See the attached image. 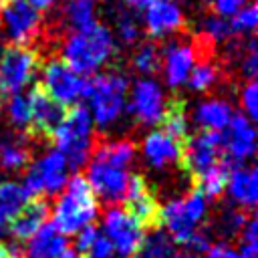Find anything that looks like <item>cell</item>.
Returning a JSON list of instances; mask_svg holds the SVG:
<instances>
[{
    "mask_svg": "<svg viewBox=\"0 0 258 258\" xmlns=\"http://www.w3.org/2000/svg\"><path fill=\"white\" fill-rule=\"evenodd\" d=\"M117 44L113 32L95 22L85 30H73L67 34L60 46V60L79 77L95 75L103 69L115 54Z\"/></svg>",
    "mask_w": 258,
    "mask_h": 258,
    "instance_id": "6da1fadb",
    "label": "cell"
},
{
    "mask_svg": "<svg viewBox=\"0 0 258 258\" xmlns=\"http://www.w3.org/2000/svg\"><path fill=\"white\" fill-rule=\"evenodd\" d=\"M127 91L129 81L117 71L95 73L85 81L83 97L87 99V109L97 127L109 129L123 117L127 111Z\"/></svg>",
    "mask_w": 258,
    "mask_h": 258,
    "instance_id": "7a4b0ae2",
    "label": "cell"
},
{
    "mask_svg": "<svg viewBox=\"0 0 258 258\" xmlns=\"http://www.w3.org/2000/svg\"><path fill=\"white\" fill-rule=\"evenodd\" d=\"M99 216V202L87 183L85 175L77 173L69 177L60 198L52 208V226L62 236L81 232L87 226H93Z\"/></svg>",
    "mask_w": 258,
    "mask_h": 258,
    "instance_id": "3957f363",
    "label": "cell"
},
{
    "mask_svg": "<svg viewBox=\"0 0 258 258\" xmlns=\"http://www.w3.org/2000/svg\"><path fill=\"white\" fill-rule=\"evenodd\" d=\"M54 149L60 151L69 169H81L95 147V123L85 105H73L64 111L62 121L52 131Z\"/></svg>",
    "mask_w": 258,
    "mask_h": 258,
    "instance_id": "277c9868",
    "label": "cell"
},
{
    "mask_svg": "<svg viewBox=\"0 0 258 258\" xmlns=\"http://www.w3.org/2000/svg\"><path fill=\"white\" fill-rule=\"evenodd\" d=\"M67 181H69V163L60 151L50 149L26 165L22 185L34 200L38 196L52 198V196L60 194L64 189Z\"/></svg>",
    "mask_w": 258,
    "mask_h": 258,
    "instance_id": "5b68a950",
    "label": "cell"
},
{
    "mask_svg": "<svg viewBox=\"0 0 258 258\" xmlns=\"http://www.w3.org/2000/svg\"><path fill=\"white\" fill-rule=\"evenodd\" d=\"M38 71V54L30 46L10 44L0 54V95H18Z\"/></svg>",
    "mask_w": 258,
    "mask_h": 258,
    "instance_id": "8992f818",
    "label": "cell"
},
{
    "mask_svg": "<svg viewBox=\"0 0 258 258\" xmlns=\"http://www.w3.org/2000/svg\"><path fill=\"white\" fill-rule=\"evenodd\" d=\"M103 236L111 242L117 258H133L145 238V230L125 208L111 206L103 216Z\"/></svg>",
    "mask_w": 258,
    "mask_h": 258,
    "instance_id": "52a82bcc",
    "label": "cell"
},
{
    "mask_svg": "<svg viewBox=\"0 0 258 258\" xmlns=\"http://www.w3.org/2000/svg\"><path fill=\"white\" fill-rule=\"evenodd\" d=\"M40 89L62 109L77 105L85 93V79L73 73L60 58H50L44 62L40 73Z\"/></svg>",
    "mask_w": 258,
    "mask_h": 258,
    "instance_id": "ba28073f",
    "label": "cell"
},
{
    "mask_svg": "<svg viewBox=\"0 0 258 258\" xmlns=\"http://www.w3.org/2000/svg\"><path fill=\"white\" fill-rule=\"evenodd\" d=\"M222 157V133L218 131H200L187 137L185 145H181V165L189 175H194V179L224 161Z\"/></svg>",
    "mask_w": 258,
    "mask_h": 258,
    "instance_id": "9c48e42d",
    "label": "cell"
},
{
    "mask_svg": "<svg viewBox=\"0 0 258 258\" xmlns=\"http://www.w3.org/2000/svg\"><path fill=\"white\" fill-rule=\"evenodd\" d=\"M40 12L26 0H8L0 8V24L6 38L16 46H26L40 30Z\"/></svg>",
    "mask_w": 258,
    "mask_h": 258,
    "instance_id": "30bf717a",
    "label": "cell"
},
{
    "mask_svg": "<svg viewBox=\"0 0 258 258\" xmlns=\"http://www.w3.org/2000/svg\"><path fill=\"white\" fill-rule=\"evenodd\" d=\"M165 93L159 87L157 81L143 77L139 81L133 83L131 87V95H129V103H127V111L145 127H153L159 125L163 115H165Z\"/></svg>",
    "mask_w": 258,
    "mask_h": 258,
    "instance_id": "8fae6325",
    "label": "cell"
},
{
    "mask_svg": "<svg viewBox=\"0 0 258 258\" xmlns=\"http://www.w3.org/2000/svg\"><path fill=\"white\" fill-rule=\"evenodd\" d=\"M222 149H224V159L232 163H244L254 157L256 151V129L254 123L238 113L232 117L228 127L222 131Z\"/></svg>",
    "mask_w": 258,
    "mask_h": 258,
    "instance_id": "7c38bea8",
    "label": "cell"
},
{
    "mask_svg": "<svg viewBox=\"0 0 258 258\" xmlns=\"http://www.w3.org/2000/svg\"><path fill=\"white\" fill-rule=\"evenodd\" d=\"M85 179L91 185L95 198L113 206L117 202H123L127 183H129V173H127V169H119L109 163L91 159Z\"/></svg>",
    "mask_w": 258,
    "mask_h": 258,
    "instance_id": "4fadbf2b",
    "label": "cell"
},
{
    "mask_svg": "<svg viewBox=\"0 0 258 258\" xmlns=\"http://www.w3.org/2000/svg\"><path fill=\"white\" fill-rule=\"evenodd\" d=\"M123 202L127 204V212L129 216L145 230H153L159 228V204L153 196V191L149 189L145 177L141 175H129V183H127V191Z\"/></svg>",
    "mask_w": 258,
    "mask_h": 258,
    "instance_id": "5bb4252c",
    "label": "cell"
},
{
    "mask_svg": "<svg viewBox=\"0 0 258 258\" xmlns=\"http://www.w3.org/2000/svg\"><path fill=\"white\" fill-rule=\"evenodd\" d=\"M198 62V50L189 42L171 40L161 50V69L167 87L177 89L187 83V77Z\"/></svg>",
    "mask_w": 258,
    "mask_h": 258,
    "instance_id": "9a60e30c",
    "label": "cell"
},
{
    "mask_svg": "<svg viewBox=\"0 0 258 258\" xmlns=\"http://www.w3.org/2000/svg\"><path fill=\"white\" fill-rule=\"evenodd\" d=\"M145 30L151 38H167L183 30L185 16L177 2L173 0H155L145 8L143 16Z\"/></svg>",
    "mask_w": 258,
    "mask_h": 258,
    "instance_id": "2e32d148",
    "label": "cell"
},
{
    "mask_svg": "<svg viewBox=\"0 0 258 258\" xmlns=\"http://www.w3.org/2000/svg\"><path fill=\"white\" fill-rule=\"evenodd\" d=\"M181 141L169 137L161 129H153L145 135L141 153L149 167L153 169H165L171 165L181 163Z\"/></svg>",
    "mask_w": 258,
    "mask_h": 258,
    "instance_id": "e0dca14e",
    "label": "cell"
},
{
    "mask_svg": "<svg viewBox=\"0 0 258 258\" xmlns=\"http://www.w3.org/2000/svg\"><path fill=\"white\" fill-rule=\"evenodd\" d=\"M26 99L30 103L32 129L42 135H52V131L58 127V123L64 117V109L58 103H54L40 87H32Z\"/></svg>",
    "mask_w": 258,
    "mask_h": 258,
    "instance_id": "ac0fdd59",
    "label": "cell"
},
{
    "mask_svg": "<svg viewBox=\"0 0 258 258\" xmlns=\"http://www.w3.org/2000/svg\"><path fill=\"white\" fill-rule=\"evenodd\" d=\"M230 200L242 210H252L258 202V171L252 165H236L230 169L226 183Z\"/></svg>",
    "mask_w": 258,
    "mask_h": 258,
    "instance_id": "d6986e66",
    "label": "cell"
},
{
    "mask_svg": "<svg viewBox=\"0 0 258 258\" xmlns=\"http://www.w3.org/2000/svg\"><path fill=\"white\" fill-rule=\"evenodd\" d=\"M48 220V204L44 200H30L14 218H10L6 230L18 242H28Z\"/></svg>",
    "mask_w": 258,
    "mask_h": 258,
    "instance_id": "ffe728a7",
    "label": "cell"
},
{
    "mask_svg": "<svg viewBox=\"0 0 258 258\" xmlns=\"http://www.w3.org/2000/svg\"><path fill=\"white\" fill-rule=\"evenodd\" d=\"M234 117V109L226 99H206L196 105L194 121L202 131H218L222 133Z\"/></svg>",
    "mask_w": 258,
    "mask_h": 258,
    "instance_id": "44dd1931",
    "label": "cell"
},
{
    "mask_svg": "<svg viewBox=\"0 0 258 258\" xmlns=\"http://www.w3.org/2000/svg\"><path fill=\"white\" fill-rule=\"evenodd\" d=\"M67 248V236L56 232V228L48 222L26 242L22 248V258H56Z\"/></svg>",
    "mask_w": 258,
    "mask_h": 258,
    "instance_id": "7402d4cb",
    "label": "cell"
},
{
    "mask_svg": "<svg viewBox=\"0 0 258 258\" xmlns=\"http://www.w3.org/2000/svg\"><path fill=\"white\" fill-rule=\"evenodd\" d=\"M30 163V143L22 133H6L0 137V167L18 171Z\"/></svg>",
    "mask_w": 258,
    "mask_h": 258,
    "instance_id": "603a6c76",
    "label": "cell"
},
{
    "mask_svg": "<svg viewBox=\"0 0 258 258\" xmlns=\"http://www.w3.org/2000/svg\"><path fill=\"white\" fill-rule=\"evenodd\" d=\"M93 159L109 163L119 169H127L135 159V143L129 139H117V141H105L93 147Z\"/></svg>",
    "mask_w": 258,
    "mask_h": 258,
    "instance_id": "cb8c5ba5",
    "label": "cell"
},
{
    "mask_svg": "<svg viewBox=\"0 0 258 258\" xmlns=\"http://www.w3.org/2000/svg\"><path fill=\"white\" fill-rule=\"evenodd\" d=\"M62 22L73 30H85L97 22V2L95 0H67L60 6Z\"/></svg>",
    "mask_w": 258,
    "mask_h": 258,
    "instance_id": "d4e9b609",
    "label": "cell"
},
{
    "mask_svg": "<svg viewBox=\"0 0 258 258\" xmlns=\"http://www.w3.org/2000/svg\"><path fill=\"white\" fill-rule=\"evenodd\" d=\"M232 165L224 159L218 165L210 167L208 171H204L202 175L196 177V189L206 198V200H218L224 191H226V183H228V175H230Z\"/></svg>",
    "mask_w": 258,
    "mask_h": 258,
    "instance_id": "484cf974",
    "label": "cell"
},
{
    "mask_svg": "<svg viewBox=\"0 0 258 258\" xmlns=\"http://www.w3.org/2000/svg\"><path fill=\"white\" fill-rule=\"evenodd\" d=\"M175 244L171 238L161 230L153 228L149 234H145L137 254L133 258H175Z\"/></svg>",
    "mask_w": 258,
    "mask_h": 258,
    "instance_id": "4316f807",
    "label": "cell"
},
{
    "mask_svg": "<svg viewBox=\"0 0 258 258\" xmlns=\"http://www.w3.org/2000/svg\"><path fill=\"white\" fill-rule=\"evenodd\" d=\"M30 194L26 191V187L14 179H6L0 181V208L4 210L8 222L10 218H14L28 202H30Z\"/></svg>",
    "mask_w": 258,
    "mask_h": 258,
    "instance_id": "83f0119b",
    "label": "cell"
},
{
    "mask_svg": "<svg viewBox=\"0 0 258 258\" xmlns=\"http://www.w3.org/2000/svg\"><path fill=\"white\" fill-rule=\"evenodd\" d=\"M161 125H163V133H167L169 137L181 141V139H187L189 137V121H187V113L183 109V103L181 101H169L167 107H165V115L161 119Z\"/></svg>",
    "mask_w": 258,
    "mask_h": 258,
    "instance_id": "f1b7e54d",
    "label": "cell"
},
{
    "mask_svg": "<svg viewBox=\"0 0 258 258\" xmlns=\"http://www.w3.org/2000/svg\"><path fill=\"white\" fill-rule=\"evenodd\" d=\"M200 34H202L208 42L220 44V42H230L232 36H234V30H232L228 18H222V16L210 12V14H206V16L202 18Z\"/></svg>",
    "mask_w": 258,
    "mask_h": 258,
    "instance_id": "f546056e",
    "label": "cell"
},
{
    "mask_svg": "<svg viewBox=\"0 0 258 258\" xmlns=\"http://www.w3.org/2000/svg\"><path fill=\"white\" fill-rule=\"evenodd\" d=\"M131 64L137 73L141 75H151L155 73L159 67H161V48L153 42V40H147V42H141L133 56H131Z\"/></svg>",
    "mask_w": 258,
    "mask_h": 258,
    "instance_id": "4dcf8cb0",
    "label": "cell"
},
{
    "mask_svg": "<svg viewBox=\"0 0 258 258\" xmlns=\"http://www.w3.org/2000/svg\"><path fill=\"white\" fill-rule=\"evenodd\" d=\"M6 117L10 125L18 131H26L32 127V115H30V103L26 95H10L6 101Z\"/></svg>",
    "mask_w": 258,
    "mask_h": 258,
    "instance_id": "1f68e13d",
    "label": "cell"
},
{
    "mask_svg": "<svg viewBox=\"0 0 258 258\" xmlns=\"http://www.w3.org/2000/svg\"><path fill=\"white\" fill-rule=\"evenodd\" d=\"M216 81H218V67L206 56V58H202V60H198V62L194 64V69H191V73H189L185 85H187L191 91L204 93V91L212 89V87L216 85Z\"/></svg>",
    "mask_w": 258,
    "mask_h": 258,
    "instance_id": "d6a6232c",
    "label": "cell"
},
{
    "mask_svg": "<svg viewBox=\"0 0 258 258\" xmlns=\"http://www.w3.org/2000/svg\"><path fill=\"white\" fill-rule=\"evenodd\" d=\"M246 222H248V216H246L240 208L228 206V208L222 210L220 216L216 218L214 230H216L222 238H236V236L240 234V230L244 228Z\"/></svg>",
    "mask_w": 258,
    "mask_h": 258,
    "instance_id": "836d02e7",
    "label": "cell"
},
{
    "mask_svg": "<svg viewBox=\"0 0 258 258\" xmlns=\"http://www.w3.org/2000/svg\"><path fill=\"white\" fill-rule=\"evenodd\" d=\"M256 22H258V8L254 2H248L232 16L230 26L234 34H252L256 28Z\"/></svg>",
    "mask_w": 258,
    "mask_h": 258,
    "instance_id": "e575fe53",
    "label": "cell"
},
{
    "mask_svg": "<svg viewBox=\"0 0 258 258\" xmlns=\"http://www.w3.org/2000/svg\"><path fill=\"white\" fill-rule=\"evenodd\" d=\"M115 32L121 38V42L125 44H135L139 40V22L135 20V16L127 10H119L117 18H115Z\"/></svg>",
    "mask_w": 258,
    "mask_h": 258,
    "instance_id": "d590c367",
    "label": "cell"
},
{
    "mask_svg": "<svg viewBox=\"0 0 258 258\" xmlns=\"http://www.w3.org/2000/svg\"><path fill=\"white\" fill-rule=\"evenodd\" d=\"M240 73L248 81H254L258 75V52H256V40L250 36L246 44H242L240 52Z\"/></svg>",
    "mask_w": 258,
    "mask_h": 258,
    "instance_id": "8d00e7d4",
    "label": "cell"
},
{
    "mask_svg": "<svg viewBox=\"0 0 258 258\" xmlns=\"http://www.w3.org/2000/svg\"><path fill=\"white\" fill-rule=\"evenodd\" d=\"M240 105H242V115H246L250 121L258 117V89L256 81H246V85L240 91Z\"/></svg>",
    "mask_w": 258,
    "mask_h": 258,
    "instance_id": "74e56055",
    "label": "cell"
},
{
    "mask_svg": "<svg viewBox=\"0 0 258 258\" xmlns=\"http://www.w3.org/2000/svg\"><path fill=\"white\" fill-rule=\"evenodd\" d=\"M238 240H240V252L256 254V250H258V222H256V218H252V216L248 218V222L244 224V228L238 234Z\"/></svg>",
    "mask_w": 258,
    "mask_h": 258,
    "instance_id": "f35d334b",
    "label": "cell"
},
{
    "mask_svg": "<svg viewBox=\"0 0 258 258\" xmlns=\"http://www.w3.org/2000/svg\"><path fill=\"white\" fill-rule=\"evenodd\" d=\"M183 248H187V250H189L187 254H194V256H198V254H206V252L212 248V236H210L206 230L198 228V230L194 232V236L185 242Z\"/></svg>",
    "mask_w": 258,
    "mask_h": 258,
    "instance_id": "ab89813d",
    "label": "cell"
},
{
    "mask_svg": "<svg viewBox=\"0 0 258 258\" xmlns=\"http://www.w3.org/2000/svg\"><path fill=\"white\" fill-rule=\"evenodd\" d=\"M250 0H212V12L222 18H232L242 6H246Z\"/></svg>",
    "mask_w": 258,
    "mask_h": 258,
    "instance_id": "60d3db41",
    "label": "cell"
},
{
    "mask_svg": "<svg viewBox=\"0 0 258 258\" xmlns=\"http://www.w3.org/2000/svg\"><path fill=\"white\" fill-rule=\"evenodd\" d=\"M101 234V230L99 228H95V226H87V228H83L81 232H77L75 236V252L79 254H87V250L91 248V244L95 242V238Z\"/></svg>",
    "mask_w": 258,
    "mask_h": 258,
    "instance_id": "b9f144b4",
    "label": "cell"
},
{
    "mask_svg": "<svg viewBox=\"0 0 258 258\" xmlns=\"http://www.w3.org/2000/svg\"><path fill=\"white\" fill-rule=\"evenodd\" d=\"M87 258H113L115 256V252H113V246H111V242L103 236V232L95 238V242L91 244V248L87 250V254H85Z\"/></svg>",
    "mask_w": 258,
    "mask_h": 258,
    "instance_id": "7bdbcfd3",
    "label": "cell"
},
{
    "mask_svg": "<svg viewBox=\"0 0 258 258\" xmlns=\"http://www.w3.org/2000/svg\"><path fill=\"white\" fill-rule=\"evenodd\" d=\"M206 258H240V252L226 244H212V248L206 252Z\"/></svg>",
    "mask_w": 258,
    "mask_h": 258,
    "instance_id": "ee69618b",
    "label": "cell"
},
{
    "mask_svg": "<svg viewBox=\"0 0 258 258\" xmlns=\"http://www.w3.org/2000/svg\"><path fill=\"white\" fill-rule=\"evenodd\" d=\"M0 258H22V248L16 242L0 244Z\"/></svg>",
    "mask_w": 258,
    "mask_h": 258,
    "instance_id": "f6af8a7d",
    "label": "cell"
},
{
    "mask_svg": "<svg viewBox=\"0 0 258 258\" xmlns=\"http://www.w3.org/2000/svg\"><path fill=\"white\" fill-rule=\"evenodd\" d=\"M26 2H28L32 8H36V10L40 12V10H48V8H52L58 0H26Z\"/></svg>",
    "mask_w": 258,
    "mask_h": 258,
    "instance_id": "bcb514c9",
    "label": "cell"
},
{
    "mask_svg": "<svg viewBox=\"0 0 258 258\" xmlns=\"http://www.w3.org/2000/svg\"><path fill=\"white\" fill-rule=\"evenodd\" d=\"M119 2H123L125 6H129V8H137V10H145L149 4H153L155 0H119Z\"/></svg>",
    "mask_w": 258,
    "mask_h": 258,
    "instance_id": "7dc6e473",
    "label": "cell"
},
{
    "mask_svg": "<svg viewBox=\"0 0 258 258\" xmlns=\"http://www.w3.org/2000/svg\"><path fill=\"white\" fill-rule=\"evenodd\" d=\"M6 226H8V218H6V214H4V210L0 208V236L4 234V230H6Z\"/></svg>",
    "mask_w": 258,
    "mask_h": 258,
    "instance_id": "c3c4849f",
    "label": "cell"
},
{
    "mask_svg": "<svg viewBox=\"0 0 258 258\" xmlns=\"http://www.w3.org/2000/svg\"><path fill=\"white\" fill-rule=\"evenodd\" d=\"M56 258H79V254L75 252V250H71V248H67V250H62Z\"/></svg>",
    "mask_w": 258,
    "mask_h": 258,
    "instance_id": "681fc988",
    "label": "cell"
},
{
    "mask_svg": "<svg viewBox=\"0 0 258 258\" xmlns=\"http://www.w3.org/2000/svg\"><path fill=\"white\" fill-rule=\"evenodd\" d=\"M240 258H256V254H252V252H240Z\"/></svg>",
    "mask_w": 258,
    "mask_h": 258,
    "instance_id": "f907efd6",
    "label": "cell"
},
{
    "mask_svg": "<svg viewBox=\"0 0 258 258\" xmlns=\"http://www.w3.org/2000/svg\"><path fill=\"white\" fill-rule=\"evenodd\" d=\"M175 258H198V256H194V254H179V256H175Z\"/></svg>",
    "mask_w": 258,
    "mask_h": 258,
    "instance_id": "816d5d0a",
    "label": "cell"
},
{
    "mask_svg": "<svg viewBox=\"0 0 258 258\" xmlns=\"http://www.w3.org/2000/svg\"><path fill=\"white\" fill-rule=\"evenodd\" d=\"M0 54H2V38H0Z\"/></svg>",
    "mask_w": 258,
    "mask_h": 258,
    "instance_id": "f5cc1de1",
    "label": "cell"
},
{
    "mask_svg": "<svg viewBox=\"0 0 258 258\" xmlns=\"http://www.w3.org/2000/svg\"><path fill=\"white\" fill-rule=\"evenodd\" d=\"M4 2H8V0H4Z\"/></svg>",
    "mask_w": 258,
    "mask_h": 258,
    "instance_id": "db71d44e",
    "label": "cell"
}]
</instances>
